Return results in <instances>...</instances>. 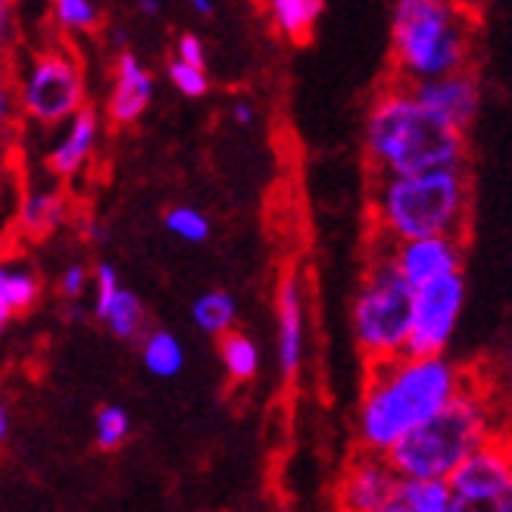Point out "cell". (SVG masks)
Here are the masks:
<instances>
[{"label":"cell","instance_id":"obj_33","mask_svg":"<svg viewBox=\"0 0 512 512\" xmlns=\"http://www.w3.org/2000/svg\"><path fill=\"white\" fill-rule=\"evenodd\" d=\"M232 116H235V122L238 125H253V119H256V113H253V107L250 104H244V100H241V104H235V110H232Z\"/></svg>","mask_w":512,"mask_h":512},{"label":"cell","instance_id":"obj_26","mask_svg":"<svg viewBox=\"0 0 512 512\" xmlns=\"http://www.w3.org/2000/svg\"><path fill=\"white\" fill-rule=\"evenodd\" d=\"M166 228L182 241H191V244H200L210 238V219L197 213L194 207H172L166 213Z\"/></svg>","mask_w":512,"mask_h":512},{"label":"cell","instance_id":"obj_34","mask_svg":"<svg viewBox=\"0 0 512 512\" xmlns=\"http://www.w3.org/2000/svg\"><path fill=\"white\" fill-rule=\"evenodd\" d=\"M7 434H10V406L4 397H0V444L7 441Z\"/></svg>","mask_w":512,"mask_h":512},{"label":"cell","instance_id":"obj_8","mask_svg":"<svg viewBox=\"0 0 512 512\" xmlns=\"http://www.w3.org/2000/svg\"><path fill=\"white\" fill-rule=\"evenodd\" d=\"M463 303H466L463 272L434 278V281H428V285L416 288L403 356H409V360L444 356V350L453 338V328L459 322V313H463Z\"/></svg>","mask_w":512,"mask_h":512},{"label":"cell","instance_id":"obj_24","mask_svg":"<svg viewBox=\"0 0 512 512\" xmlns=\"http://www.w3.org/2000/svg\"><path fill=\"white\" fill-rule=\"evenodd\" d=\"M128 413L122 406H100L97 419H94V434H97V447L100 450H116L128 441Z\"/></svg>","mask_w":512,"mask_h":512},{"label":"cell","instance_id":"obj_15","mask_svg":"<svg viewBox=\"0 0 512 512\" xmlns=\"http://www.w3.org/2000/svg\"><path fill=\"white\" fill-rule=\"evenodd\" d=\"M97 125H100V119H97V113L91 107L79 110L69 119V128H66L63 141L47 153L50 175L75 178L91 163L94 147H97Z\"/></svg>","mask_w":512,"mask_h":512},{"label":"cell","instance_id":"obj_21","mask_svg":"<svg viewBox=\"0 0 512 512\" xmlns=\"http://www.w3.org/2000/svg\"><path fill=\"white\" fill-rule=\"evenodd\" d=\"M397 506L406 512H444L453 506L447 481H400Z\"/></svg>","mask_w":512,"mask_h":512},{"label":"cell","instance_id":"obj_10","mask_svg":"<svg viewBox=\"0 0 512 512\" xmlns=\"http://www.w3.org/2000/svg\"><path fill=\"white\" fill-rule=\"evenodd\" d=\"M400 475L378 453H356L341 481H338V509L341 512H381L397 503Z\"/></svg>","mask_w":512,"mask_h":512},{"label":"cell","instance_id":"obj_37","mask_svg":"<svg viewBox=\"0 0 512 512\" xmlns=\"http://www.w3.org/2000/svg\"><path fill=\"white\" fill-rule=\"evenodd\" d=\"M381 512H406V509H400V506L394 503V506H388V509H381Z\"/></svg>","mask_w":512,"mask_h":512},{"label":"cell","instance_id":"obj_6","mask_svg":"<svg viewBox=\"0 0 512 512\" xmlns=\"http://www.w3.org/2000/svg\"><path fill=\"white\" fill-rule=\"evenodd\" d=\"M413 313V288L397 275L388 244L375 241V253L363 275V285L353 300V335L369 366L403 356Z\"/></svg>","mask_w":512,"mask_h":512},{"label":"cell","instance_id":"obj_20","mask_svg":"<svg viewBox=\"0 0 512 512\" xmlns=\"http://www.w3.org/2000/svg\"><path fill=\"white\" fill-rule=\"evenodd\" d=\"M219 353H222V366L232 375V381H250L260 369V350L256 344L244 335V331H228L219 341Z\"/></svg>","mask_w":512,"mask_h":512},{"label":"cell","instance_id":"obj_23","mask_svg":"<svg viewBox=\"0 0 512 512\" xmlns=\"http://www.w3.org/2000/svg\"><path fill=\"white\" fill-rule=\"evenodd\" d=\"M104 322L110 325V331L116 338H135L138 331L144 328V303L138 300V294L122 288L116 294V300L110 303Z\"/></svg>","mask_w":512,"mask_h":512},{"label":"cell","instance_id":"obj_13","mask_svg":"<svg viewBox=\"0 0 512 512\" xmlns=\"http://www.w3.org/2000/svg\"><path fill=\"white\" fill-rule=\"evenodd\" d=\"M153 97V75L144 69V63L122 50L116 57V72H113V91H110V119L113 125H132L144 116Z\"/></svg>","mask_w":512,"mask_h":512},{"label":"cell","instance_id":"obj_2","mask_svg":"<svg viewBox=\"0 0 512 512\" xmlns=\"http://www.w3.org/2000/svg\"><path fill=\"white\" fill-rule=\"evenodd\" d=\"M500 438V406L491 384L466 369V381L444 409L384 453L403 481H447L453 469L475 450Z\"/></svg>","mask_w":512,"mask_h":512},{"label":"cell","instance_id":"obj_16","mask_svg":"<svg viewBox=\"0 0 512 512\" xmlns=\"http://www.w3.org/2000/svg\"><path fill=\"white\" fill-rule=\"evenodd\" d=\"M69 200L60 188H35L19 203V228L29 238H47L66 222Z\"/></svg>","mask_w":512,"mask_h":512},{"label":"cell","instance_id":"obj_25","mask_svg":"<svg viewBox=\"0 0 512 512\" xmlns=\"http://www.w3.org/2000/svg\"><path fill=\"white\" fill-rule=\"evenodd\" d=\"M54 19L63 32H94L100 25V10L91 0H57Z\"/></svg>","mask_w":512,"mask_h":512},{"label":"cell","instance_id":"obj_29","mask_svg":"<svg viewBox=\"0 0 512 512\" xmlns=\"http://www.w3.org/2000/svg\"><path fill=\"white\" fill-rule=\"evenodd\" d=\"M16 122V94H13V82L0 72V147L7 144L10 132Z\"/></svg>","mask_w":512,"mask_h":512},{"label":"cell","instance_id":"obj_1","mask_svg":"<svg viewBox=\"0 0 512 512\" xmlns=\"http://www.w3.org/2000/svg\"><path fill=\"white\" fill-rule=\"evenodd\" d=\"M463 381L466 369L447 356H431V360L397 356V360L369 366L360 413H356L360 450L384 456L403 434L444 409L463 388Z\"/></svg>","mask_w":512,"mask_h":512},{"label":"cell","instance_id":"obj_38","mask_svg":"<svg viewBox=\"0 0 512 512\" xmlns=\"http://www.w3.org/2000/svg\"><path fill=\"white\" fill-rule=\"evenodd\" d=\"M7 269H10L7 263H0V281H4V275H7Z\"/></svg>","mask_w":512,"mask_h":512},{"label":"cell","instance_id":"obj_3","mask_svg":"<svg viewBox=\"0 0 512 512\" xmlns=\"http://www.w3.org/2000/svg\"><path fill=\"white\" fill-rule=\"evenodd\" d=\"M469 216L472 178L466 166L375 178L372 219L375 241L381 244H403L419 238L466 241Z\"/></svg>","mask_w":512,"mask_h":512},{"label":"cell","instance_id":"obj_4","mask_svg":"<svg viewBox=\"0 0 512 512\" xmlns=\"http://www.w3.org/2000/svg\"><path fill=\"white\" fill-rule=\"evenodd\" d=\"M366 153L378 178L466 166V132L419 107L413 94L394 82L369 110Z\"/></svg>","mask_w":512,"mask_h":512},{"label":"cell","instance_id":"obj_7","mask_svg":"<svg viewBox=\"0 0 512 512\" xmlns=\"http://www.w3.org/2000/svg\"><path fill=\"white\" fill-rule=\"evenodd\" d=\"M16 113L38 125L69 122L79 110H85V69L75 50L66 44H44L32 50L19 82L13 85Z\"/></svg>","mask_w":512,"mask_h":512},{"label":"cell","instance_id":"obj_30","mask_svg":"<svg viewBox=\"0 0 512 512\" xmlns=\"http://www.w3.org/2000/svg\"><path fill=\"white\" fill-rule=\"evenodd\" d=\"M175 60L185 63V66H194V69H203V63H207V50H203V41L194 32L182 35V38H178V44H175Z\"/></svg>","mask_w":512,"mask_h":512},{"label":"cell","instance_id":"obj_19","mask_svg":"<svg viewBox=\"0 0 512 512\" xmlns=\"http://www.w3.org/2000/svg\"><path fill=\"white\" fill-rule=\"evenodd\" d=\"M141 353H144L147 372L160 375V378H172L185 366V350L175 335H169V331H150V335L144 338Z\"/></svg>","mask_w":512,"mask_h":512},{"label":"cell","instance_id":"obj_36","mask_svg":"<svg viewBox=\"0 0 512 512\" xmlns=\"http://www.w3.org/2000/svg\"><path fill=\"white\" fill-rule=\"evenodd\" d=\"M194 10H197L200 16H207V13H213V4H210V0H197Z\"/></svg>","mask_w":512,"mask_h":512},{"label":"cell","instance_id":"obj_32","mask_svg":"<svg viewBox=\"0 0 512 512\" xmlns=\"http://www.w3.org/2000/svg\"><path fill=\"white\" fill-rule=\"evenodd\" d=\"M13 41H16V10L7 0H0V72H4V60L10 57Z\"/></svg>","mask_w":512,"mask_h":512},{"label":"cell","instance_id":"obj_35","mask_svg":"<svg viewBox=\"0 0 512 512\" xmlns=\"http://www.w3.org/2000/svg\"><path fill=\"white\" fill-rule=\"evenodd\" d=\"M463 509V506H459ZM463 512H512V500H503V503H494V506H478V509H463Z\"/></svg>","mask_w":512,"mask_h":512},{"label":"cell","instance_id":"obj_28","mask_svg":"<svg viewBox=\"0 0 512 512\" xmlns=\"http://www.w3.org/2000/svg\"><path fill=\"white\" fill-rule=\"evenodd\" d=\"M169 82L182 91L185 97H203L210 88V79H207V69H194V66H185L172 60L169 63Z\"/></svg>","mask_w":512,"mask_h":512},{"label":"cell","instance_id":"obj_9","mask_svg":"<svg viewBox=\"0 0 512 512\" xmlns=\"http://www.w3.org/2000/svg\"><path fill=\"white\" fill-rule=\"evenodd\" d=\"M447 488L456 506L478 509L512 500V456L503 438L484 444L469 459H463L453 475L447 478Z\"/></svg>","mask_w":512,"mask_h":512},{"label":"cell","instance_id":"obj_22","mask_svg":"<svg viewBox=\"0 0 512 512\" xmlns=\"http://www.w3.org/2000/svg\"><path fill=\"white\" fill-rule=\"evenodd\" d=\"M38 294H41V281L32 269H22V266L7 269L4 285H0V300L7 303V310L13 316L32 310V306L38 303Z\"/></svg>","mask_w":512,"mask_h":512},{"label":"cell","instance_id":"obj_27","mask_svg":"<svg viewBox=\"0 0 512 512\" xmlns=\"http://www.w3.org/2000/svg\"><path fill=\"white\" fill-rule=\"evenodd\" d=\"M91 285H94V313H97V319H104L107 310H110V303L122 291L119 288V275H116V269L110 263H97L94 275H91Z\"/></svg>","mask_w":512,"mask_h":512},{"label":"cell","instance_id":"obj_31","mask_svg":"<svg viewBox=\"0 0 512 512\" xmlns=\"http://www.w3.org/2000/svg\"><path fill=\"white\" fill-rule=\"evenodd\" d=\"M88 285H91V275H88V269L85 266H66L63 269V275H60V294L63 297H69V300H79L85 291H88Z\"/></svg>","mask_w":512,"mask_h":512},{"label":"cell","instance_id":"obj_17","mask_svg":"<svg viewBox=\"0 0 512 512\" xmlns=\"http://www.w3.org/2000/svg\"><path fill=\"white\" fill-rule=\"evenodd\" d=\"M322 0H272L269 4V22L272 29L291 41V44H306L313 38V29L322 16Z\"/></svg>","mask_w":512,"mask_h":512},{"label":"cell","instance_id":"obj_5","mask_svg":"<svg viewBox=\"0 0 512 512\" xmlns=\"http://www.w3.org/2000/svg\"><path fill=\"white\" fill-rule=\"evenodd\" d=\"M475 19L444 0H400L391 19L397 85H419L469 69Z\"/></svg>","mask_w":512,"mask_h":512},{"label":"cell","instance_id":"obj_12","mask_svg":"<svg viewBox=\"0 0 512 512\" xmlns=\"http://www.w3.org/2000/svg\"><path fill=\"white\" fill-rule=\"evenodd\" d=\"M403 88L413 94V100L419 107H425L428 113L456 125L459 132H466V128L472 125V119L478 116V107H481V82L472 69H459V72L441 75V79L403 85Z\"/></svg>","mask_w":512,"mask_h":512},{"label":"cell","instance_id":"obj_18","mask_svg":"<svg viewBox=\"0 0 512 512\" xmlns=\"http://www.w3.org/2000/svg\"><path fill=\"white\" fill-rule=\"evenodd\" d=\"M194 325L200 331H207V335H228L235 325V316H238V306H235V297L228 291H207L203 297L194 300Z\"/></svg>","mask_w":512,"mask_h":512},{"label":"cell","instance_id":"obj_14","mask_svg":"<svg viewBox=\"0 0 512 512\" xmlns=\"http://www.w3.org/2000/svg\"><path fill=\"white\" fill-rule=\"evenodd\" d=\"M278 366L285 378H294L303 366V347H306V325H303V291L297 278H285L278 285Z\"/></svg>","mask_w":512,"mask_h":512},{"label":"cell","instance_id":"obj_11","mask_svg":"<svg viewBox=\"0 0 512 512\" xmlns=\"http://www.w3.org/2000/svg\"><path fill=\"white\" fill-rule=\"evenodd\" d=\"M388 256L397 269V275L406 281V288H422L434 278H444L453 272H463L466 260V241L456 238H419L388 244Z\"/></svg>","mask_w":512,"mask_h":512}]
</instances>
